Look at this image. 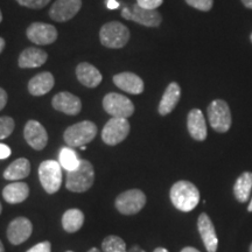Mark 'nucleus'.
Here are the masks:
<instances>
[{"mask_svg": "<svg viewBox=\"0 0 252 252\" xmlns=\"http://www.w3.org/2000/svg\"><path fill=\"white\" fill-rule=\"evenodd\" d=\"M103 108L109 115L117 118L131 117L134 112V105L124 94L110 93L103 98Z\"/></svg>", "mask_w": 252, "mask_h": 252, "instance_id": "6e6552de", "label": "nucleus"}, {"mask_svg": "<svg viewBox=\"0 0 252 252\" xmlns=\"http://www.w3.org/2000/svg\"><path fill=\"white\" fill-rule=\"evenodd\" d=\"M11 149L5 144H0V160L7 159L11 156Z\"/></svg>", "mask_w": 252, "mask_h": 252, "instance_id": "72a5a7b5", "label": "nucleus"}, {"mask_svg": "<svg viewBox=\"0 0 252 252\" xmlns=\"http://www.w3.org/2000/svg\"><path fill=\"white\" fill-rule=\"evenodd\" d=\"M113 83L119 89L132 94H139L144 91V82L133 72H121L113 76Z\"/></svg>", "mask_w": 252, "mask_h": 252, "instance_id": "dca6fc26", "label": "nucleus"}, {"mask_svg": "<svg viewBox=\"0 0 252 252\" xmlns=\"http://www.w3.org/2000/svg\"><path fill=\"white\" fill-rule=\"evenodd\" d=\"M197 228L207 251L216 252L217 247H219V238H217L215 226H214L212 220L207 214L203 213L198 216Z\"/></svg>", "mask_w": 252, "mask_h": 252, "instance_id": "2eb2a0df", "label": "nucleus"}, {"mask_svg": "<svg viewBox=\"0 0 252 252\" xmlns=\"http://www.w3.org/2000/svg\"><path fill=\"white\" fill-rule=\"evenodd\" d=\"M27 252H52V245L49 242H41V243L31 248Z\"/></svg>", "mask_w": 252, "mask_h": 252, "instance_id": "473e14b6", "label": "nucleus"}, {"mask_svg": "<svg viewBox=\"0 0 252 252\" xmlns=\"http://www.w3.org/2000/svg\"><path fill=\"white\" fill-rule=\"evenodd\" d=\"M163 0H137V4L140 7L149 8V9H156L162 4Z\"/></svg>", "mask_w": 252, "mask_h": 252, "instance_id": "2f4dec72", "label": "nucleus"}, {"mask_svg": "<svg viewBox=\"0 0 252 252\" xmlns=\"http://www.w3.org/2000/svg\"><path fill=\"white\" fill-rule=\"evenodd\" d=\"M48 55L45 50L31 47V48L25 49L19 56L18 64L20 68H37L45 64Z\"/></svg>", "mask_w": 252, "mask_h": 252, "instance_id": "4be33fe9", "label": "nucleus"}, {"mask_svg": "<svg viewBox=\"0 0 252 252\" xmlns=\"http://www.w3.org/2000/svg\"><path fill=\"white\" fill-rule=\"evenodd\" d=\"M169 196L173 206L184 213L191 212L200 202V191L189 181L182 180L173 185Z\"/></svg>", "mask_w": 252, "mask_h": 252, "instance_id": "f257e3e1", "label": "nucleus"}, {"mask_svg": "<svg viewBox=\"0 0 252 252\" xmlns=\"http://www.w3.org/2000/svg\"><path fill=\"white\" fill-rule=\"evenodd\" d=\"M186 2L191 7L200 9V11L208 12L213 7L214 0H186Z\"/></svg>", "mask_w": 252, "mask_h": 252, "instance_id": "c756f323", "label": "nucleus"}, {"mask_svg": "<svg viewBox=\"0 0 252 252\" xmlns=\"http://www.w3.org/2000/svg\"><path fill=\"white\" fill-rule=\"evenodd\" d=\"M88 252H100V251L98 250V249H96V248H93V249H90V250L88 251Z\"/></svg>", "mask_w": 252, "mask_h": 252, "instance_id": "c03bdc74", "label": "nucleus"}, {"mask_svg": "<svg viewBox=\"0 0 252 252\" xmlns=\"http://www.w3.org/2000/svg\"><path fill=\"white\" fill-rule=\"evenodd\" d=\"M99 39L104 47L112 49L123 48L130 40V31L125 25L111 21L100 28Z\"/></svg>", "mask_w": 252, "mask_h": 252, "instance_id": "20e7f679", "label": "nucleus"}, {"mask_svg": "<svg viewBox=\"0 0 252 252\" xmlns=\"http://www.w3.org/2000/svg\"><path fill=\"white\" fill-rule=\"evenodd\" d=\"M15 1H17L19 5L25 6V7L40 9L48 5L50 0H15Z\"/></svg>", "mask_w": 252, "mask_h": 252, "instance_id": "7c9ffc66", "label": "nucleus"}, {"mask_svg": "<svg viewBox=\"0 0 252 252\" xmlns=\"http://www.w3.org/2000/svg\"><path fill=\"white\" fill-rule=\"evenodd\" d=\"M97 135V126L90 121H84L69 126L63 139L69 147H82L91 143Z\"/></svg>", "mask_w": 252, "mask_h": 252, "instance_id": "7ed1b4c3", "label": "nucleus"}, {"mask_svg": "<svg viewBox=\"0 0 252 252\" xmlns=\"http://www.w3.org/2000/svg\"><path fill=\"white\" fill-rule=\"evenodd\" d=\"M146 204V195L140 189H130L116 198L115 206L123 215H134Z\"/></svg>", "mask_w": 252, "mask_h": 252, "instance_id": "0eeeda50", "label": "nucleus"}, {"mask_svg": "<svg viewBox=\"0 0 252 252\" xmlns=\"http://www.w3.org/2000/svg\"><path fill=\"white\" fill-rule=\"evenodd\" d=\"M153 252H168V250H166V249L163 248H157Z\"/></svg>", "mask_w": 252, "mask_h": 252, "instance_id": "79ce46f5", "label": "nucleus"}, {"mask_svg": "<svg viewBox=\"0 0 252 252\" xmlns=\"http://www.w3.org/2000/svg\"><path fill=\"white\" fill-rule=\"evenodd\" d=\"M130 133V123L126 118L112 117L102 131V139L106 145L115 146L126 139Z\"/></svg>", "mask_w": 252, "mask_h": 252, "instance_id": "1a4fd4ad", "label": "nucleus"}, {"mask_svg": "<svg viewBox=\"0 0 252 252\" xmlns=\"http://www.w3.org/2000/svg\"><path fill=\"white\" fill-rule=\"evenodd\" d=\"M181 252H200V251L196 250V249H195V248L187 247V248H184V249H182Z\"/></svg>", "mask_w": 252, "mask_h": 252, "instance_id": "58836bf2", "label": "nucleus"}, {"mask_svg": "<svg viewBox=\"0 0 252 252\" xmlns=\"http://www.w3.org/2000/svg\"><path fill=\"white\" fill-rule=\"evenodd\" d=\"M102 249L104 252H126V244L118 236L110 235L103 241Z\"/></svg>", "mask_w": 252, "mask_h": 252, "instance_id": "cd10ccee", "label": "nucleus"}, {"mask_svg": "<svg viewBox=\"0 0 252 252\" xmlns=\"http://www.w3.org/2000/svg\"><path fill=\"white\" fill-rule=\"evenodd\" d=\"M187 127L190 137L197 141H203L207 138V124L201 110L193 109L188 113Z\"/></svg>", "mask_w": 252, "mask_h": 252, "instance_id": "f3484780", "label": "nucleus"}, {"mask_svg": "<svg viewBox=\"0 0 252 252\" xmlns=\"http://www.w3.org/2000/svg\"><path fill=\"white\" fill-rule=\"evenodd\" d=\"M30 195V187L25 182H13L6 186L2 190V197L9 204L24 202Z\"/></svg>", "mask_w": 252, "mask_h": 252, "instance_id": "5701e85b", "label": "nucleus"}, {"mask_svg": "<svg viewBox=\"0 0 252 252\" xmlns=\"http://www.w3.org/2000/svg\"><path fill=\"white\" fill-rule=\"evenodd\" d=\"M31 173V162L25 158H19L4 172V178L9 181H18L27 178Z\"/></svg>", "mask_w": 252, "mask_h": 252, "instance_id": "b1692460", "label": "nucleus"}, {"mask_svg": "<svg viewBox=\"0 0 252 252\" xmlns=\"http://www.w3.org/2000/svg\"><path fill=\"white\" fill-rule=\"evenodd\" d=\"M81 6V0H56L49 9V15L58 23H65L78 13Z\"/></svg>", "mask_w": 252, "mask_h": 252, "instance_id": "9b49d317", "label": "nucleus"}, {"mask_svg": "<svg viewBox=\"0 0 252 252\" xmlns=\"http://www.w3.org/2000/svg\"><path fill=\"white\" fill-rule=\"evenodd\" d=\"M39 179L48 194H54L62 185V167L55 160H46L39 167Z\"/></svg>", "mask_w": 252, "mask_h": 252, "instance_id": "423d86ee", "label": "nucleus"}, {"mask_svg": "<svg viewBox=\"0 0 252 252\" xmlns=\"http://www.w3.org/2000/svg\"><path fill=\"white\" fill-rule=\"evenodd\" d=\"M67 252H72V251H67Z\"/></svg>", "mask_w": 252, "mask_h": 252, "instance_id": "3c124183", "label": "nucleus"}, {"mask_svg": "<svg viewBox=\"0 0 252 252\" xmlns=\"http://www.w3.org/2000/svg\"><path fill=\"white\" fill-rule=\"evenodd\" d=\"M55 80L53 74L48 71L40 72L28 82V91L33 96H43L53 89Z\"/></svg>", "mask_w": 252, "mask_h": 252, "instance_id": "412c9836", "label": "nucleus"}, {"mask_svg": "<svg viewBox=\"0 0 252 252\" xmlns=\"http://www.w3.org/2000/svg\"><path fill=\"white\" fill-rule=\"evenodd\" d=\"M6 104H7V93L0 88V111L5 108Z\"/></svg>", "mask_w": 252, "mask_h": 252, "instance_id": "f704fd0d", "label": "nucleus"}, {"mask_svg": "<svg viewBox=\"0 0 252 252\" xmlns=\"http://www.w3.org/2000/svg\"><path fill=\"white\" fill-rule=\"evenodd\" d=\"M27 37L35 45H50L58 39V31L53 25L33 23L26 31Z\"/></svg>", "mask_w": 252, "mask_h": 252, "instance_id": "9d476101", "label": "nucleus"}, {"mask_svg": "<svg viewBox=\"0 0 252 252\" xmlns=\"http://www.w3.org/2000/svg\"><path fill=\"white\" fill-rule=\"evenodd\" d=\"M210 126L220 133H225L231 126L232 118L228 103L223 99H215L209 104L207 110Z\"/></svg>", "mask_w": 252, "mask_h": 252, "instance_id": "39448f33", "label": "nucleus"}, {"mask_svg": "<svg viewBox=\"0 0 252 252\" xmlns=\"http://www.w3.org/2000/svg\"><path fill=\"white\" fill-rule=\"evenodd\" d=\"M250 252H252V243H251V245H250Z\"/></svg>", "mask_w": 252, "mask_h": 252, "instance_id": "09e8293b", "label": "nucleus"}, {"mask_svg": "<svg viewBox=\"0 0 252 252\" xmlns=\"http://www.w3.org/2000/svg\"><path fill=\"white\" fill-rule=\"evenodd\" d=\"M127 252H145V251L140 247H138V245H134V247H132Z\"/></svg>", "mask_w": 252, "mask_h": 252, "instance_id": "4c0bfd02", "label": "nucleus"}, {"mask_svg": "<svg viewBox=\"0 0 252 252\" xmlns=\"http://www.w3.org/2000/svg\"><path fill=\"white\" fill-rule=\"evenodd\" d=\"M32 232H33V225L31 220L26 217H17L9 223L7 238L11 244L20 245L31 237Z\"/></svg>", "mask_w": 252, "mask_h": 252, "instance_id": "f8f14e48", "label": "nucleus"}, {"mask_svg": "<svg viewBox=\"0 0 252 252\" xmlns=\"http://www.w3.org/2000/svg\"><path fill=\"white\" fill-rule=\"evenodd\" d=\"M131 11V20L139 25H143V26L158 27L162 21L161 14H160L157 9L144 8L140 7L138 4H135L132 6Z\"/></svg>", "mask_w": 252, "mask_h": 252, "instance_id": "a211bd4d", "label": "nucleus"}, {"mask_svg": "<svg viewBox=\"0 0 252 252\" xmlns=\"http://www.w3.org/2000/svg\"><path fill=\"white\" fill-rule=\"evenodd\" d=\"M5 48V40L2 39V37H0V54H1V52L4 50Z\"/></svg>", "mask_w": 252, "mask_h": 252, "instance_id": "a19ab883", "label": "nucleus"}, {"mask_svg": "<svg viewBox=\"0 0 252 252\" xmlns=\"http://www.w3.org/2000/svg\"><path fill=\"white\" fill-rule=\"evenodd\" d=\"M250 40H251V42H252V33H251V35H250Z\"/></svg>", "mask_w": 252, "mask_h": 252, "instance_id": "8fccbe9b", "label": "nucleus"}, {"mask_svg": "<svg viewBox=\"0 0 252 252\" xmlns=\"http://www.w3.org/2000/svg\"><path fill=\"white\" fill-rule=\"evenodd\" d=\"M252 190V173L244 172L239 175L234 185V194L238 202L245 203L250 198Z\"/></svg>", "mask_w": 252, "mask_h": 252, "instance_id": "393cba45", "label": "nucleus"}, {"mask_svg": "<svg viewBox=\"0 0 252 252\" xmlns=\"http://www.w3.org/2000/svg\"><path fill=\"white\" fill-rule=\"evenodd\" d=\"M24 137L27 144L34 150H43L48 143L46 128L36 121H28L24 128Z\"/></svg>", "mask_w": 252, "mask_h": 252, "instance_id": "ddd939ff", "label": "nucleus"}, {"mask_svg": "<svg viewBox=\"0 0 252 252\" xmlns=\"http://www.w3.org/2000/svg\"><path fill=\"white\" fill-rule=\"evenodd\" d=\"M2 21V13H1V11H0V23H1Z\"/></svg>", "mask_w": 252, "mask_h": 252, "instance_id": "49530a36", "label": "nucleus"}, {"mask_svg": "<svg viewBox=\"0 0 252 252\" xmlns=\"http://www.w3.org/2000/svg\"><path fill=\"white\" fill-rule=\"evenodd\" d=\"M181 97V88L178 83L175 82H172L165 93L162 94V98L160 100L159 108H158V111L161 116H167L169 115L173 110L175 109V106L178 105L179 100H180Z\"/></svg>", "mask_w": 252, "mask_h": 252, "instance_id": "aec40b11", "label": "nucleus"}, {"mask_svg": "<svg viewBox=\"0 0 252 252\" xmlns=\"http://www.w3.org/2000/svg\"><path fill=\"white\" fill-rule=\"evenodd\" d=\"M248 210L249 212H252V198H251V202H250V204H249V207H248Z\"/></svg>", "mask_w": 252, "mask_h": 252, "instance_id": "a18cd8bd", "label": "nucleus"}, {"mask_svg": "<svg viewBox=\"0 0 252 252\" xmlns=\"http://www.w3.org/2000/svg\"><path fill=\"white\" fill-rule=\"evenodd\" d=\"M60 165L67 172L76 169L81 163V159L71 147H63L60 152Z\"/></svg>", "mask_w": 252, "mask_h": 252, "instance_id": "bb28decb", "label": "nucleus"}, {"mask_svg": "<svg viewBox=\"0 0 252 252\" xmlns=\"http://www.w3.org/2000/svg\"><path fill=\"white\" fill-rule=\"evenodd\" d=\"M0 252H5V248H4V245H2L1 241H0Z\"/></svg>", "mask_w": 252, "mask_h": 252, "instance_id": "37998d69", "label": "nucleus"}, {"mask_svg": "<svg viewBox=\"0 0 252 252\" xmlns=\"http://www.w3.org/2000/svg\"><path fill=\"white\" fill-rule=\"evenodd\" d=\"M131 15H132L131 8L127 7V6H125V7L122 9V17L126 19V20H131Z\"/></svg>", "mask_w": 252, "mask_h": 252, "instance_id": "c9c22d12", "label": "nucleus"}, {"mask_svg": "<svg viewBox=\"0 0 252 252\" xmlns=\"http://www.w3.org/2000/svg\"><path fill=\"white\" fill-rule=\"evenodd\" d=\"M242 2H243L245 7L252 9V0H242Z\"/></svg>", "mask_w": 252, "mask_h": 252, "instance_id": "ea45409f", "label": "nucleus"}, {"mask_svg": "<svg viewBox=\"0 0 252 252\" xmlns=\"http://www.w3.org/2000/svg\"><path fill=\"white\" fill-rule=\"evenodd\" d=\"M53 108L69 116H76L82 110V102L77 96L68 91L56 94L52 100Z\"/></svg>", "mask_w": 252, "mask_h": 252, "instance_id": "4468645a", "label": "nucleus"}, {"mask_svg": "<svg viewBox=\"0 0 252 252\" xmlns=\"http://www.w3.org/2000/svg\"><path fill=\"white\" fill-rule=\"evenodd\" d=\"M106 6H108L109 9H116L118 8L119 2L116 1V0H108V1H106Z\"/></svg>", "mask_w": 252, "mask_h": 252, "instance_id": "e433bc0d", "label": "nucleus"}, {"mask_svg": "<svg viewBox=\"0 0 252 252\" xmlns=\"http://www.w3.org/2000/svg\"><path fill=\"white\" fill-rule=\"evenodd\" d=\"M14 130V121L13 118L4 116L0 117V139H5L9 137Z\"/></svg>", "mask_w": 252, "mask_h": 252, "instance_id": "c85d7f7f", "label": "nucleus"}, {"mask_svg": "<svg viewBox=\"0 0 252 252\" xmlns=\"http://www.w3.org/2000/svg\"><path fill=\"white\" fill-rule=\"evenodd\" d=\"M84 223V214L80 209H69L63 214L62 226L69 234L76 232Z\"/></svg>", "mask_w": 252, "mask_h": 252, "instance_id": "a878e982", "label": "nucleus"}, {"mask_svg": "<svg viewBox=\"0 0 252 252\" xmlns=\"http://www.w3.org/2000/svg\"><path fill=\"white\" fill-rule=\"evenodd\" d=\"M77 80L87 88H96L102 82L103 77L100 71L90 63L82 62L76 68Z\"/></svg>", "mask_w": 252, "mask_h": 252, "instance_id": "6ab92c4d", "label": "nucleus"}, {"mask_svg": "<svg viewBox=\"0 0 252 252\" xmlns=\"http://www.w3.org/2000/svg\"><path fill=\"white\" fill-rule=\"evenodd\" d=\"M94 181V171L90 161L81 160L80 166L74 171L67 172L65 187L74 193H84L90 189Z\"/></svg>", "mask_w": 252, "mask_h": 252, "instance_id": "f03ea898", "label": "nucleus"}, {"mask_svg": "<svg viewBox=\"0 0 252 252\" xmlns=\"http://www.w3.org/2000/svg\"><path fill=\"white\" fill-rule=\"evenodd\" d=\"M1 210H2V207H1V203H0V214H1Z\"/></svg>", "mask_w": 252, "mask_h": 252, "instance_id": "de8ad7c7", "label": "nucleus"}]
</instances>
